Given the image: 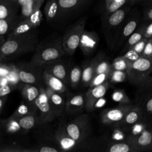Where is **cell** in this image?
Wrapping results in <instances>:
<instances>
[{"label":"cell","mask_w":152,"mask_h":152,"mask_svg":"<svg viewBox=\"0 0 152 152\" xmlns=\"http://www.w3.org/2000/svg\"><path fill=\"white\" fill-rule=\"evenodd\" d=\"M37 45L38 38L36 30L18 35L9 36L0 47V54L5 59H12L34 51Z\"/></svg>","instance_id":"6da1fadb"},{"label":"cell","mask_w":152,"mask_h":152,"mask_svg":"<svg viewBox=\"0 0 152 152\" xmlns=\"http://www.w3.org/2000/svg\"><path fill=\"white\" fill-rule=\"evenodd\" d=\"M131 10V6L126 4L106 15L102 16V26L107 45L113 50L123 25Z\"/></svg>","instance_id":"7a4b0ae2"},{"label":"cell","mask_w":152,"mask_h":152,"mask_svg":"<svg viewBox=\"0 0 152 152\" xmlns=\"http://www.w3.org/2000/svg\"><path fill=\"white\" fill-rule=\"evenodd\" d=\"M152 72V57L141 56L130 62L126 70L127 78L133 85L139 86L142 84Z\"/></svg>","instance_id":"3957f363"},{"label":"cell","mask_w":152,"mask_h":152,"mask_svg":"<svg viewBox=\"0 0 152 152\" xmlns=\"http://www.w3.org/2000/svg\"><path fill=\"white\" fill-rule=\"evenodd\" d=\"M65 55L61 42H55L38 49L29 65L33 67L41 68L46 62L61 59Z\"/></svg>","instance_id":"277c9868"},{"label":"cell","mask_w":152,"mask_h":152,"mask_svg":"<svg viewBox=\"0 0 152 152\" xmlns=\"http://www.w3.org/2000/svg\"><path fill=\"white\" fill-rule=\"evenodd\" d=\"M87 18V17L80 18L66 31L61 40L66 55H73L78 47L81 34L85 30Z\"/></svg>","instance_id":"5b68a950"},{"label":"cell","mask_w":152,"mask_h":152,"mask_svg":"<svg viewBox=\"0 0 152 152\" xmlns=\"http://www.w3.org/2000/svg\"><path fill=\"white\" fill-rule=\"evenodd\" d=\"M59 11L55 21L64 23L79 15L92 0H57Z\"/></svg>","instance_id":"8992f818"},{"label":"cell","mask_w":152,"mask_h":152,"mask_svg":"<svg viewBox=\"0 0 152 152\" xmlns=\"http://www.w3.org/2000/svg\"><path fill=\"white\" fill-rule=\"evenodd\" d=\"M67 134L81 142L90 134L91 124L88 115L82 114L68 123L65 128Z\"/></svg>","instance_id":"52a82bcc"},{"label":"cell","mask_w":152,"mask_h":152,"mask_svg":"<svg viewBox=\"0 0 152 152\" xmlns=\"http://www.w3.org/2000/svg\"><path fill=\"white\" fill-rule=\"evenodd\" d=\"M34 106L37 124H43L52 121L56 116L53 111L46 90L41 88L40 93L36 99Z\"/></svg>","instance_id":"ba28073f"},{"label":"cell","mask_w":152,"mask_h":152,"mask_svg":"<svg viewBox=\"0 0 152 152\" xmlns=\"http://www.w3.org/2000/svg\"><path fill=\"white\" fill-rule=\"evenodd\" d=\"M135 96L136 104L147 116L152 115V77L140 85Z\"/></svg>","instance_id":"9c48e42d"},{"label":"cell","mask_w":152,"mask_h":152,"mask_svg":"<svg viewBox=\"0 0 152 152\" xmlns=\"http://www.w3.org/2000/svg\"><path fill=\"white\" fill-rule=\"evenodd\" d=\"M133 106L132 103L119 104L115 107L104 109L100 113L102 122L109 126L118 125Z\"/></svg>","instance_id":"30bf717a"},{"label":"cell","mask_w":152,"mask_h":152,"mask_svg":"<svg viewBox=\"0 0 152 152\" xmlns=\"http://www.w3.org/2000/svg\"><path fill=\"white\" fill-rule=\"evenodd\" d=\"M129 14L123 25L119 36L114 47L113 50L115 51L122 47L128 37L137 29L140 22L141 15L140 11H136L131 14Z\"/></svg>","instance_id":"8fae6325"},{"label":"cell","mask_w":152,"mask_h":152,"mask_svg":"<svg viewBox=\"0 0 152 152\" xmlns=\"http://www.w3.org/2000/svg\"><path fill=\"white\" fill-rule=\"evenodd\" d=\"M41 7L37 8L27 18L21 20L7 36L21 34L36 30L42 20Z\"/></svg>","instance_id":"7c38bea8"},{"label":"cell","mask_w":152,"mask_h":152,"mask_svg":"<svg viewBox=\"0 0 152 152\" xmlns=\"http://www.w3.org/2000/svg\"><path fill=\"white\" fill-rule=\"evenodd\" d=\"M109 87V82L107 81L103 84L93 87H90L85 94L84 109L87 112H92L94 110V106L96 102L103 97Z\"/></svg>","instance_id":"4fadbf2b"},{"label":"cell","mask_w":152,"mask_h":152,"mask_svg":"<svg viewBox=\"0 0 152 152\" xmlns=\"http://www.w3.org/2000/svg\"><path fill=\"white\" fill-rule=\"evenodd\" d=\"M43 70L46 71L51 74L58 77L66 84L69 83V67L67 66L66 64L64 62L62 61L61 58L46 62L42 67Z\"/></svg>","instance_id":"5bb4252c"},{"label":"cell","mask_w":152,"mask_h":152,"mask_svg":"<svg viewBox=\"0 0 152 152\" xmlns=\"http://www.w3.org/2000/svg\"><path fill=\"white\" fill-rule=\"evenodd\" d=\"M99 37L96 32L84 30L81 34L79 47L86 56L92 54L97 49Z\"/></svg>","instance_id":"9a60e30c"},{"label":"cell","mask_w":152,"mask_h":152,"mask_svg":"<svg viewBox=\"0 0 152 152\" xmlns=\"http://www.w3.org/2000/svg\"><path fill=\"white\" fill-rule=\"evenodd\" d=\"M145 116H146L144 114L139 107H138L137 105H134L126 113L124 119L117 126L127 132L132 125Z\"/></svg>","instance_id":"2e32d148"},{"label":"cell","mask_w":152,"mask_h":152,"mask_svg":"<svg viewBox=\"0 0 152 152\" xmlns=\"http://www.w3.org/2000/svg\"><path fill=\"white\" fill-rule=\"evenodd\" d=\"M48 94L49 101L53 111L56 117L62 115L65 110L66 99L62 93L56 92L49 87L45 89Z\"/></svg>","instance_id":"e0dca14e"},{"label":"cell","mask_w":152,"mask_h":152,"mask_svg":"<svg viewBox=\"0 0 152 152\" xmlns=\"http://www.w3.org/2000/svg\"><path fill=\"white\" fill-rule=\"evenodd\" d=\"M129 142L138 151L152 150V128L148 126L140 135Z\"/></svg>","instance_id":"ac0fdd59"},{"label":"cell","mask_w":152,"mask_h":152,"mask_svg":"<svg viewBox=\"0 0 152 152\" xmlns=\"http://www.w3.org/2000/svg\"><path fill=\"white\" fill-rule=\"evenodd\" d=\"M84 106L85 94H71L66 99L65 110L68 114L73 115L82 111Z\"/></svg>","instance_id":"d6986e66"},{"label":"cell","mask_w":152,"mask_h":152,"mask_svg":"<svg viewBox=\"0 0 152 152\" xmlns=\"http://www.w3.org/2000/svg\"><path fill=\"white\" fill-rule=\"evenodd\" d=\"M105 54L102 52H99L94 58L88 61L82 69V77H81V83L86 86H89L90 83L95 75V68L97 63Z\"/></svg>","instance_id":"ffe728a7"},{"label":"cell","mask_w":152,"mask_h":152,"mask_svg":"<svg viewBox=\"0 0 152 152\" xmlns=\"http://www.w3.org/2000/svg\"><path fill=\"white\" fill-rule=\"evenodd\" d=\"M42 77L47 87L51 90L59 93H64L66 91V84L58 77L44 70L42 72Z\"/></svg>","instance_id":"44dd1931"},{"label":"cell","mask_w":152,"mask_h":152,"mask_svg":"<svg viewBox=\"0 0 152 152\" xmlns=\"http://www.w3.org/2000/svg\"><path fill=\"white\" fill-rule=\"evenodd\" d=\"M20 7L12 0H0V19H6L18 14Z\"/></svg>","instance_id":"7402d4cb"},{"label":"cell","mask_w":152,"mask_h":152,"mask_svg":"<svg viewBox=\"0 0 152 152\" xmlns=\"http://www.w3.org/2000/svg\"><path fill=\"white\" fill-rule=\"evenodd\" d=\"M106 152H137V150L127 141L109 142L104 150Z\"/></svg>","instance_id":"603a6c76"},{"label":"cell","mask_w":152,"mask_h":152,"mask_svg":"<svg viewBox=\"0 0 152 152\" xmlns=\"http://www.w3.org/2000/svg\"><path fill=\"white\" fill-rule=\"evenodd\" d=\"M56 139L61 148L64 150H70L75 147L80 142L69 136L64 130H59L56 135Z\"/></svg>","instance_id":"cb8c5ba5"},{"label":"cell","mask_w":152,"mask_h":152,"mask_svg":"<svg viewBox=\"0 0 152 152\" xmlns=\"http://www.w3.org/2000/svg\"><path fill=\"white\" fill-rule=\"evenodd\" d=\"M147 117H144L132 125L128 131L126 141L129 142L140 135L144 130L149 126Z\"/></svg>","instance_id":"d4e9b609"},{"label":"cell","mask_w":152,"mask_h":152,"mask_svg":"<svg viewBox=\"0 0 152 152\" xmlns=\"http://www.w3.org/2000/svg\"><path fill=\"white\" fill-rule=\"evenodd\" d=\"M146 23V22H144L143 24H141L128 37L124 46L123 51L126 52L128 50L131 49L135 43L138 42L144 37Z\"/></svg>","instance_id":"484cf974"},{"label":"cell","mask_w":152,"mask_h":152,"mask_svg":"<svg viewBox=\"0 0 152 152\" xmlns=\"http://www.w3.org/2000/svg\"><path fill=\"white\" fill-rule=\"evenodd\" d=\"M45 0H29L20 7L18 14L20 21L27 18L37 8L41 7Z\"/></svg>","instance_id":"4316f807"},{"label":"cell","mask_w":152,"mask_h":152,"mask_svg":"<svg viewBox=\"0 0 152 152\" xmlns=\"http://www.w3.org/2000/svg\"><path fill=\"white\" fill-rule=\"evenodd\" d=\"M20 21L18 14L8 18L0 19V35L8 36Z\"/></svg>","instance_id":"83f0119b"},{"label":"cell","mask_w":152,"mask_h":152,"mask_svg":"<svg viewBox=\"0 0 152 152\" xmlns=\"http://www.w3.org/2000/svg\"><path fill=\"white\" fill-rule=\"evenodd\" d=\"M21 92L23 98L34 106V102L40 93V89H39L34 84H26L23 86Z\"/></svg>","instance_id":"f1b7e54d"},{"label":"cell","mask_w":152,"mask_h":152,"mask_svg":"<svg viewBox=\"0 0 152 152\" xmlns=\"http://www.w3.org/2000/svg\"><path fill=\"white\" fill-rule=\"evenodd\" d=\"M59 11V5L57 0H47L44 8V12L48 22L56 20Z\"/></svg>","instance_id":"f546056e"},{"label":"cell","mask_w":152,"mask_h":152,"mask_svg":"<svg viewBox=\"0 0 152 152\" xmlns=\"http://www.w3.org/2000/svg\"><path fill=\"white\" fill-rule=\"evenodd\" d=\"M129 3L130 0H104L102 15L110 14Z\"/></svg>","instance_id":"4dcf8cb0"},{"label":"cell","mask_w":152,"mask_h":152,"mask_svg":"<svg viewBox=\"0 0 152 152\" xmlns=\"http://www.w3.org/2000/svg\"><path fill=\"white\" fill-rule=\"evenodd\" d=\"M1 125L4 131L10 134H17L23 129L18 123V119L11 116L8 118L2 120Z\"/></svg>","instance_id":"1f68e13d"},{"label":"cell","mask_w":152,"mask_h":152,"mask_svg":"<svg viewBox=\"0 0 152 152\" xmlns=\"http://www.w3.org/2000/svg\"><path fill=\"white\" fill-rule=\"evenodd\" d=\"M82 69L80 66L75 65L72 66L69 70V81L71 87L75 88L81 81Z\"/></svg>","instance_id":"d6a6232c"},{"label":"cell","mask_w":152,"mask_h":152,"mask_svg":"<svg viewBox=\"0 0 152 152\" xmlns=\"http://www.w3.org/2000/svg\"><path fill=\"white\" fill-rule=\"evenodd\" d=\"M18 72L20 80L23 83L31 84L37 83L38 77L33 72L23 69H18Z\"/></svg>","instance_id":"836d02e7"},{"label":"cell","mask_w":152,"mask_h":152,"mask_svg":"<svg viewBox=\"0 0 152 152\" xmlns=\"http://www.w3.org/2000/svg\"><path fill=\"white\" fill-rule=\"evenodd\" d=\"M35 112L36 109L34 106L30 107L28 104H27L24 103H21L15 109L11 116L18 119L21 117L29 114H35Z\"/></svg>","instance_id":"e575fe53"},{"label":"cell","mask_w":152,"mask_h":152,"mask_svg":"<svg viewBox=\"0 0 152 152\" xmlns=\"http://www.w3.org/2000/svg\"><path fill=\"white\" fill-rule=\"evenodd\" d=\"M18 123L23 129L28 130L33 128L37 124L35 114H29L18 119Z\"/></svg>","instance_id":"d590c367"},{"label":"cell","mask_w":152,"mask_h":152,"mask_svg":"<svg viewBox=\"0 0 152 152\" xmlns=\"http://www.w3.org/2000/svg\"><path fill=\"white\" fill-rule=\"evenodd\" d=\"M112 99L119 104H130L131 100L128 96L125 90L121 88L114 90L112 94Z\"/></svg>","instance_id":"8d00e7d4"},{"label":"cell","mask_w":152,"mask_h":152,"mask_svg":"<svg viewBox=\"0 0 152 152\" xmlns=\"http://www.w3.org/2000/svg\"><path fill=\"white\" fill-rule=\"evenodd\" d=\"M127 77L126 71L110 69L107 81L109 83H118L124 82Z\"/></svg>","instance_id":"74e56055"},{"label":"cell","mask_w":152,"mask_h":152,"mask_svg":"<svg viewBox=\"0 0 152 152\" xmlns=\"http://www.w3.org/2000/svg\"><path fill=\"white\" fill-rule=\"evenodd\" d=\"M130 65V62L122 55L116 58L111 64V69L126 71Z\"/></svg>","instance_id":"f35d334b"},{"label":"cell","mask_w":152,"mask_h":152,"mask_svg":"<svg viewBox=\"0 0 152 152\" xmlns=\"http://www.w3.org/2000/svg\"><path fill=\"white\" fill-rule=\"evenodd\" d=\"M111 69V64L106 59L105 55L99 59L95 68V75L108 72Z\"/></svg>","instance_id":"ab89813d"},{"label":"cell","mask_w":152,"mask_h":152,"mask_svg":"<svg viewBox=\"0 0 152 152\" xmlns=\"http://www.w3.org/2000/svg\"><path fill=\"white\" fill-rule=\"evenodd\" d=\"M109 71L94 75V76L93 77V79L91 80L88 87H95L97 86L101 85V84H103L104 83L106 82L108 80Z\"/></svg>","instance_id":"60d3db41"},{"label":"cell","mask_w":152,"mask_h":152,"mask_svg":"<svg viewBox=\"0 0 152 152\" xmlns=\"http://www.w3.org/2000/svg\"><path fill=\"white\" fill-rule=\"evenodd\" d=\"M9 84L15 86H16L19 81H20L19 76H18V69H17L14 66H12V69L10 72V73L6 76Z\"/></svg>","instance_id":"b9f144b4"},{"label":"cell","mask_w":152,"mask_h":152,"mask_svg":"<svg viewBox=\"0 0 152 152\" xmlns=\"http://www.w3.org/2000/svg\"><path fill=\"white\" fill-rule=\"evenodd\" d=\"M147 38L145 37H143L141 40H140L138 42H137V43H135L131 49H134L135 52H137L138 54H140V55L142 56V53L143 52V50L144 49V47L145 46L146 43L148 41Z\"/></svg>","instance_id":"7bdbcfd3"},{"label":"cell","mask_w":152,"mask_h":152,"mask_svg":"<svg viewBox=\"0 0 152 152\" xmlns=\"http://www.w3.org/2000/svg\"><path fill=\"white\" fill-rule=\"evenodd\" d=\"M122 56L124 58H125L127 60H128L130 62L137 60V59H138L141 56V55L138 54L137 52H135L132 49H129V50H128L126 52V53Z\"/></svg>","instance_id":"ee69618b"},{"label":"cell","mask_w":152,"mask_h":152,"mask_svg":"<svg viewBox=\"0 0 152 152\" xmlns=\"http://www.w3.org/2000/svg\"><path fill=\"white\" fill-rule=\"evenodd\" d=\"M142 56L144 57H152V38L148 39L143 50Z\"/></svg>","instance_id":"f6af8a7d"},{"label":"cell","mask_w":152,"mask_h":152,"mask_svg":"<svg viewBox=\"0 0 152 152\" xmlns=\"http://www.w3.org/2000/svg\"><path fill=\"white\" fill-rule=\"evenodd\" d=\"M1 152H28V149L21 148L18 146H7L0 148Z\"/></svg>","instance_id":"bcb514c9"},{"label":"cell","mask_w":152,"mask_h":152,"mask_svg":"<svg viewBox=\"0 0 152 152\" xmlns=\"http://www.w3.org/2000/svg\"><path fill=\"white\" fill-rule=\"evenodd\" d=\"M143 21L144 22L152 21V4L147 7L143 11Z\"/></svg>","instance_id":"7dc6e473"},{"label":"cell","mask_w":152,"mask_h":152,"mask_svg":"<svg viewBox=\"0 0 152 152\" xmlns=\"http://www.w3.org/2000/svg\"><path fill=\"white\" fill-rule=\"evenodd\" d=\"M14 86L8 84L0 86V97L7 96L12 91Z\"/></svg>","instance_id":"c3c4849f"},{"label":"cell","mask_w":152,"mask_h":152,"mask_svg":"<svg viewBox=\"0 0 152 152\" xmlns=\"http://www.w3.org/2000/svg\"><path fill=\"white\" fill-rule=\"evenodd\" d=\"M30 152H58V150L49 146H42L38 148L29 149Z\"/></svg>","instance_id":"681fc988"},{"label":"cell","mask_w":152,"mask_h":152,"mask_svg":"<svg viewBox=\"0 0 152 152\" xmlns=\"http://www.w3.org/2000/svg\"><path fill=\"white\" fill-rule=\"evenodd\" d=\"M12 65H8L4 64L2 63L0 64V76L6 77L10 73L12 68Z\"/></svg>","instance_id":"f907efd6"},{"label":"cell","mask_w":152,"mask_h":152,"mask_svg":"<svg viewBox=\"0 0 152 152\" xmlns=\"http://www.w3.org/2000/svg\"><path fill=\"white\" fill-rule=\"evenodd\" d=\"M144 37L147 39L152 38V21L147 22L146 23Z\"/></svg>","instance_id":"816d5d0a"},{"label":"cell","mask_w":152,"mask_h":152,"mask_svg":"<svg viewBox=\"0 0 152 152\" xmlns=\"http://www.w3.org/2000/svg\"><path fill=\"white\" fill-rule=\"evenodd\" d=\"M6 99H7V96H5V97H0V113L2 112V108L4 106Z\"/></svg>","instance_id":"f5cc1de1"},{"label":"cell","mask_w":152,"mask_h":152,"mask_svg":"<svg viewBox=\"0 0 152 152\" xmlns=\"http://www.w3.org/2000/svg\"><path fill=\"white\" fill-rule=\"evenodd\" d=\"M143 0H130V3H129V5L131 6H132L133 5H135L136 4H138L140 2H141Z\"/></svg>","instance_id":"db71d44e"},{"label":"cell","mask_w":152,"mask_h":152,"mask_svg":"<svg viewBox=\"0 0 152 152\" xmlns=\"http://www.w3.org/2000/svg\"><path fill=\"white\" fill-rule=\"evenodd\" d=\"M5 40V38L4 37V36H1L0 35V47L1 46V45L3 44V43L4 42Z\"/></svg>","instance_id":"11a10c76"},{"label":"cell","mask_w":152,"mask_h":152,"mask_svg":"<svg viewBox=\"0 0 152 152\" xmlns=\"http://www.w3.org/2000/svg\"><path fill=\"white\" fill-rule=\"evenodd\" d=\"M4 60H5V58L1 54H0V64L2 63V62H3Z\"/></svg>","instance_id":"9f6ffc18"},{"label":"cell","mask_w":152,"mask_h":152,"mask_svg":"<svg viewBox=\"0 0 152 152\" xmlns=\"http://www.w3.org/2000/svg\"><path fill=\"white\" fill-rule=\"evenodd\" d=\"M150 2H152V0H150Z\"/></svg>","instance_id":"6f0895ef"},{"label":"cell","mask_w":152,"mask_h":152,"mask_svg":"<svg viewBox=\"0 0 152 152\" xmlns=\"http://www.w3.org/2000/svg\"><path fill=\"white\" fill-rule=\"evenodd\" d=\"M12 1H15V0H12Z\"/></svg>","instance_id":"680465c9"},{"label":"cell","mask_w":152,"mask_h":152,"mask_svg":"<svg viewBox=\"0 0 152 152\" xmlns=\"http://www.w3.org/2000/svg\"><path fill=\"white\" fill-rule=\"evenodd\" d=\"M1 77H1V76H0V78H1Z\"/></svg>","instance_id":"91938a15"}]
</instances>
